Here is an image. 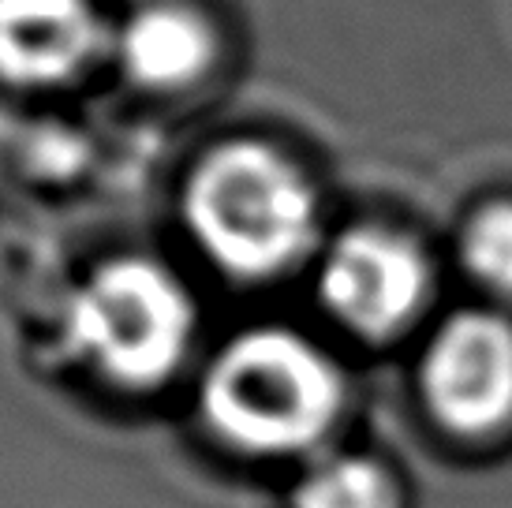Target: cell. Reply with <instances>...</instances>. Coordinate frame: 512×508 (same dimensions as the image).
<instances>
[{
    "instance_id": "1",
    "label": "cell",
    "mask_w": 512,
    "mask_h": 508,
    "mask_svg": "<svg viewBox=\"0 0 512 508\" xmlns=\"http://www.w3.org/2000/svg\"><path fill=\"white\" fill-rule=\"evenodd\" d=\"M202 438L228 460L288 475L348 438L356 374L326 337L292 322H251L206 348L191 378Z\"/></svg>"
},
{
    "instance_id": "2",
    "label": "cell",
    "mask_w": 512,
    "mask_h": 508,
    "mask_svg": "<svg viewBox=\"0 0 512 508\" xmlns=\"http://www.w3.org/2000/svg\"><path fill=\"white\" fill-rule=\"evenodd\" d=\"M72 367L120 400H154L191 385L202 355V311L172 266L120 254L86 273L60 318Z\"/></svg>"
},
{
    "instance_id": "3",
    "label": "cell",
    "mask_w": 512,
    "mask_h": 508,
    "mask_svg": "<svg viewBox=\"0 0 512 508\" xmlns=\"http://www.w3.org/2000/svg\"><path fill=\"white\" fill-rule=\"evenodd\" d=\"M184 225L217 273L247 284L307 266L326 243L311 180L262 142L202 157L184 187Z\"/></svg>"
},
{
    "instance_id": "4",
    "label": "cell",
    "mask_w": 512,
    "mask_h": 508,
    "mask_svg": "<svg viewBox=\"0 0 512 508\" xmlns=\"http://www.w3.org/2000/svg\"><path fill=\"white\" fill-rule=\"evenodd\" d=\"M412 404L445 449L486 452L512 438V311H441L412 344Z\"/></svg>"
},
{
    "instance_id": "5",
    "label": "cell",
    "mask_w": 512,
    "mask_h": 508,
    "mask_svg": "<svg viewBox=\"0 0 512 508\" xmlns=\"http://www.w3.org/2000/svg\"><path fill=\"white\" fill-rule=\"evenodd\" d=\"M314 299L329 329L363 352L404 348L438 318V273L423 243L385 225L344 228L314 258Z\"/></svg>"
},
{
    "instance_id": "6",
    "label": "cell",
    "mask_w": 512,
    "mask_h": 508,
    "mask_svg": "<svg viewBox=\"0 0 512 508\" xmlns=\"http://www.w3.org/2000/svg\"><path fill=\"white\" fill-rule=\"evenodd\" d=\"M101 23L90 0H0V79L53 86L98 53Z\"/></svg>"
},
{
    "instance_id": "7",
    "label": "cell",
    "mask_w": 512,
    "mask_h": 508,
    "mask_svg": "<svg viewBox=\"0 0 512 508\" xmlns=\"http://www.w3.org/2000/svg\"><path fill=\"white\" fill-rule=\"evenodd\" d=\"M285 508H415V486L393 452L344 438L288 475Z\"/></svg>"
},
{
    "instance_id": "8",
    "label": "cell",
    "mask_w": 512,
    "mask_h": 508,
    "mask_svg": "<svg viewBox=\"0 0 512 508\" xmlns=\"http://www.w3.org/2000/svg\"><path fill=\"white\" fill-rule=\"evenodd\" d=\"M214 60V34L195 12L150 4L120 30V64L139 86L180 90L195 83Z\"/></svg>"
},
{
    "instance_id": "9",
    "label": "cell",
    "mask_w": 512,
    "mask_h": 508,
    "mask_svg": "<svg viewBox=\"0 0 512 508\" xmlns=\"http://www.w3.org/2000/svg\"><path fill=\"white\" fill-rule=\"evenodd\" d=\"M456 262L479 299L512 311V202H490L460 228Z\"/></svg>"
}]
</instances>
